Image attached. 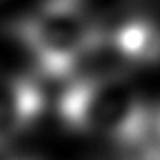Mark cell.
Returning a JSON list of instances; mask_svg holds the SVG:
<instances>
[{"label": "cell", "mask_w": 160, "mask_h": 160, "mask_svg": "<svg viewBox=\"0 0 160 160\" xmlns=\"http://www.w3.org/2000/svg\"><path fill=\"white\" fill-rule=\"evenodd\" d=\"M58 110L65 125L102 142L138 145L152 135V108L128 72L68 78Z\"/></svg>", "instance_id": "cell-1"}, {"label": "cell", "mask_w": 160, "mask_h": 160, "mask_svg": "<svg viewBox=\"0 0 160 160\" xmlns=\"http://www.w3.org/2000/svg\"><path fill=\"white\" fill-rule=\"evenodd\" d=\"M98 35L100 25L80 0H48L20 25V40L28 55L50 78L75 75Z\"/></svg>", "instance_id": "cell-2"}, {"label": "cell", "mask_w": 160, "mask_h": 160, "mask_svg": "<svg viewBox=\"0 0 160 160\" xmlns=\"http://www.w3.org/2000/svg\"><path fill=\"white\" fill-rule=\"evenodd\" d=\"M42 110V92L30 78H0V145Z\"/></svg>", "instance_id": "cell-3"}]
</instances>
